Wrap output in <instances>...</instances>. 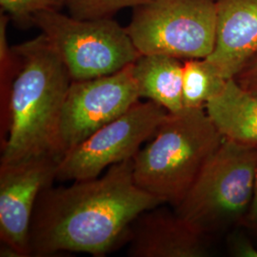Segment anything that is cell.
I'll use <instances>...</instances> for the list:
<instances>
[{"label":"cell","instance_id":"1","mask_svg":"<svg viewBox=\"0 0 257 257\" xmlns=\"http://www.w3.org/2000/svg\"><path fill=\"white\" fill-rule=\"evenodd\" d=\"M162 204L135 183L134 159L110 166L101 177L69 187L51 185L39 194L33 213L31 256L63 252L103 256L127 239L140 213Z\"/></svg>","mask_w":257,"mask_h":257},{"label":"cell","instance_id":"2","mask_svg":"<svg viewBox=\"0 0 257 257\" xmlns=\"http://www.w3.org/2000/svg\"><path fill=\"white\" fill-rule=\"evenodd\" d=\"M13 50L18 66L10 91L8 135L1 144V162L37 156L60 160L59 128L71 74L43 34Z\"/></svg>","mask_w":257,"mask_h":257},{"label":"cell","instance_id":"3","mask_svg":"<svg viewBox=\"0 0 257 257\" xmlns=\"http://www.w3.org/2000/svg\"><path fill=\"white\" fill-rule=\"evenodd\" d=\"M223 140L205 108L169 112L150 143L134 158L135 183L175 207Z\"/></svg>","mask_w":257,"mask_h":257},{"label":"cell","instance_id":"4","mask_svg":"<svg viewBox=\"0 0 257 257\" xmlns=\"http://www.w3.org/2000/svg\"><path fill=\"white\" fill-rule=\"evenodd\" d=\"M257 148L224 139L175 211L206 234L244 220L252 197Z\"/></svg>","mask_w":257,"mask_h":257},{"label":"cell","instance_id":"5","mask_svg":"<svg viewBox=\"0 0 257 257\" xmlns=\"http://www.w3.org/2000/svg\"><path fill=\"white\" fill-rule=\"evenodd\" d=\"M32 23L56 49L73 80L114 74L141 55L126 28L111 19L81 20L53 10L37 13Z\"/></svg>","mask_w":257,"mask_h":257},{"label":"cell","instance_id":"6","mask_svg":"<svg viewBox=\"0 0 257 257\" xmlns=\"http://www.w3.org/2000/svg\"><path fill=\"white\" fill-rule=\"evenodd\" d=\"M126 30L140 55L206 58L215 44L216 0H151L135 8Z\"/></svg>","mask_w":257,"mask_h":257},{"label":"cell","instance_id":"7","mask_svg":"<svg viewBox=\"0 0 257 257\" xmlns=\"http://www.w3.org/2000/svg\"><path fill=\"white\" fill-rule=\"evenodd\" d=\"M168 114L169 111L156 102H137L119 117L69 150L58 163L56 179L96 178L106 168L134 159L141 144L154 138Z\"/></svg>","mask_w":257,"mask_h":257},{"label":"cell","instance_id":"8","mask_svg":"<svg viewBox=\"0 0 257 257\" xmlns=\"http://www.w3.org/2000/svg\"><path fill=\"white\" fill-rule=\"evenodd\" d=\"M132 65L114 74L72 81L59 128L63 156L139 101L140 94Z\"/></svg>","mask_w":257,"mask_h":257},{"label":"cell","instance_id":"9","mask_svg":"<svg viewBox=\"0 0 257 257\" xmlns=\"http://www.w3.org/2000/svg\"><path fill=\"white\" fill-rule=\"evenodd\" d=\"M59 159L37 156L0 165L1 256H31L29 236L40 193L56 179Z\"/></svg>","mask_w":257,"mask_h":257},{"label":"cell","instance_id":"10","mask_svg":"<svg viewBox=\"0 0 257 257\" xmlns=\"http://www.w3.org/2000/svg\"><path fill=\"white\" fill-rule=\"evenodd\" d=\"M132 257H204L209 254L206 233L176 211L157 206L143 211L128 229Z\"/></svg>","mask_w":257,"mask_h":257},{"label":"cell","instance_id":"11","mask_svg":"<svg viewBox=\"0 0 257 257\" xmlns=\"http://www.w3.org/2000/svg\"><path fill=\"white\" fill-rule=\"evenodd\" d=\"M257 56V0H216L215 44L206 59L234 78Z\"/></svg>","mask_w":257,"mask_h":257},{"label":"cell","instance_id":"12","mask_svg":"<svg viewBox=\"0 0 257 257\" xmlns=\"http://www.w3.org/2000/svg\"><path fill=\"white\" fill-rule=\"evenodd\" d=\"M205 110L224 139L257 148V92L230 78Z\"/></svg>","mask_w":257,"mask_h":257},{"label":"cell","instance_id":"13","mask_svg":"<svg viewBox=\"0 0 257 257\" xmlns=\"http://www.w3.org/2000/svg\"><path fill=\"white\" fill-rule=\"evenodd\" d=\"M140 97L156 102L170 113L183 110V63L166 55H141L132 65Z\"/></svg>","mask_w":257,"mask_h":257},{"label":"cell","instance_id":"14","mask_svg":"<svg viewBox=\"0 0 257 257\" xmlns=\"http://www.w3.org/2000/svg\"><path fill=\"white\" fill-rule=\"evenodd\" d=\"M224 79L206 58L187 59L183 63L184 109H203L224 88Z\"/></svg>","mask_w":257,"mask_h":257},{"label":"cell","instance_id":"15","mask_svg":"<svg viewBox=\"0 0 257 257\" xmlns=\"http://www.w3.org/2000/svg\"><path fill=\"white\" fill-rule=\"evenodd\" d=\"M151 0H65V7L74 19H111L125 8H137Z\"/></svg>","mask_w":257,"mask_h":257},{"label":"cell","instance_id":"16","mask_svg":"<svg viewBox=\"0 0 257 257\" xmlns=\"http://www.w3.org/2000/svg\"><path fill=\"white\" fill-rule=\"evenodd\" d=\"M2 12L19 24L32 23L35 15L45 11H58L65 6V0H0Z\"/></svg>","mask_w":257,"mask_h":257},{"label":"cell","instance_id":"17","mask_svg":"<svg viewBox=\"0 0 257 257\" xmlns=\"http://www.w3.org/2000/svg\"><path fill=\"white\" fill-rule=\"evenodd\" d=\"M229 249L233 256L257 257V248L243 232H235L230 235Z\"/></svg>","mask_w":257,"mask_h":257},{"label":"cell","instance_id":"18","mask_svg":"<svg viewBox=\"0 0 257 257\" xmlns=\"http://www.w3.org/2000/svg\"><path fill=\"white\" fill-rule=\"evenodd\" d=\"M234 79L245 90L257 92V56L234 77Z\"/></svg>","mask_w":257,"mask_h":257},{"label":"cell","instance_id":"19","mask_svg":"<svg viewBox=\"0 0 257 257\" xmlns=\"http://www.w3.org/2000/svg\"><path fill=\"white\" fill-rule=\"evenodd\" d=\"M242 225L246 226L249 230L257 232V162L255 168V175L253 181V190H252V197L251 202L249 205L248 212L242 222Z\"/></svg>","mask_w":257,"mask_h":257}]
</instances>
